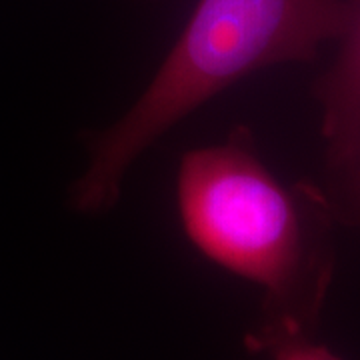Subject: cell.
Returning <instances> with one entry per match:
<instances>
[{"label":"cell","mask_w":360,"mask_h":360,"mask_svg":"<svg viewBox=\"0 0 360 360\" xmlns=\"http://www.w3.org/2000/svg\"><path fill=\"white\" fill-rule=\"evenodd\" d=\"M176 202L184 234L220 269L262 290L245 338L255 352L276 336H314L335 276V202L316 184L278 180L238 127L182 156Z\"/></svg>","instance_id":"1"},{"label":"cell","mask_w":360,"mask_h":360,"mask_svg":"<svg viewBox=\"0 0 360 360\" xmlns=\"http://www.w3.org/2000/svg\"><path fill=\"white\" fill-rule=\"evenodd\" d=\"M345 18V0H198L148 86L90 139L72 206L84 214L110 210L130 167L162 134L252 72L314 60L342 34Z\"/></svg>","instance_id":"2"},{"label":"cell","mask_w":360,"mask_h":360,"mask_svg":"<svg viewBox=\"0 0 360 360\" xmlns=\"http://www.w3.org/2000/svg\"><path fill=\"white\" fill-rule=\"evenodd\" d=\"M347 18L335 63L314 84L326 158L347 170L360 153V0H345Z\"/></svg>","instance_id":"3"},{"label":"cell","mask_w":360,"mask_h":360,"mask_svg":"<svg viewBox=\"0 0 360 360\" xmlns=\"http://www.w3.org/2000/svg\"><path fill=\"white\" fill-rule=\"evenodd\" d=\"M257 354H270L272 360H342L333 350L314 342L312 336H276L262 342Z\"/></svg>","instance_id":"4"},{"label":"cell","mask_w":360,"mask_h":360,"mask_svg":"<svg viewBox=\"0 0 360 360\" xmlns=\"http://www.w3.org/2000/svg\"><path fill=\"white\" fill-rule=\"evenodd\" d=\"M350 174V180H352V206H354V217L360 222V153L359 156L354 158V162L345 170Z\"/></svg>","instance_id":"5"}]
</instances>
